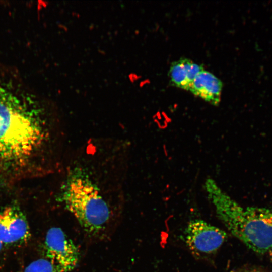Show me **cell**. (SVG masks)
<instances>
[{"label": "cell", "instance_id": "obj_1", "mask_svg": "<svg viewBox=\"0 0 272 272\" xmlns=\"http://www.w3.org/2000/svg\"><path fill=\"white\" fill-rule=\"evenodd\" d=\"M37 96L16 71L0 62V162L27 165L45 139Z\"/></svg>", "mask_w": 272, "mask_h": 272}, {"label": "cell", "instance_id": "obj_2", "mask_svg": "<svg viewBox=\"0 0 272 272\" xmlns=\"http://www.w3.org/2000/svg\"><path fill=\"white\" fill-rule=\"evenodd\" d=\"M217 214L227 230L255 252H268L272 246V211L244 208L218 192L211 195Z\"/></svg>", "mask_w": 272, "mask_h": 272}, {"label": "cell", "instance_id": "obj_3", "mask_svg": "<svg viewBox=\"0 0 272 272\" xmlns=\"http://www.w3.org/2000/svg\"><path fill=\"white\" fill-rule=\"evenodd\" d=\"M61 193L66 208L87 234L99 236L105 232L111 218L109 208L83 170L77 168L69 174Z\"/></svg>", "mask_w": 272, "mask_h": 272}, {"label": "cell", "instance_id": "obj_4", "mask_svg": "<svg viewBox=\"0 0 272 272\" xmlns=\"http://www.w3.org/2000/svg\"><path fill=\"white\" fill-rule=\"evenodd\" d=\"M185 243L190 251L204 256L216 252L226 241V232L202 220H194L185 231Z\"/></svg>", "mask_w": 272, "mask_h": 272}, {"label": "cell", "instance_id": "obj_5", "mask_svg": "<svg viewBox=\"0 0 272 272\" xmlns=\"http://www.w3.org/2000/svg\"><path fill=\"white\" fill-rule=\"evenodd\" d=\"M46 258L63 272H70L77 265L79 254L77 248L58 227L50 228L44 241Z\"/></svg>", "mask_w": 272, "mask_h": 272}, {"label": "cell", "instance_id": "obj_6", "mask_svg": "<svg viewBox=\"0 0 272 272\" xmlns=\"http://www.w3.org/2000/svg\"><path fill=\"white\" fill-rule=\"evenodd\" d=\"M30 228L23 213L15 207L0 212V242L3 244L19 245L30 237Z\"/></svg>", "mask_w": 272, "mask_h": 272}, {"label": "cell", "instance_id": "obj_7", "mask_svg": "<svg viewBox=\"0 0 272 272\" xmlns=\"http://www.w3.org/2000/svg\"><path fill=\"white\" fill-rule=\"evenodd\" d=\"M222 82L211 72L202 70L190 85L188 90L212 104L217 105L220 100Z\"/></svg>", "mask_w": 272, "mask_h": 272}, {"label": "cell", "instance_id": "obj_8", "mask_svg": "<svg viewBox=\"0 0 272 272\" xmlns=\"http://www.w3.org/2000/svg\"><path fill=\"white\" fill-rule=\"evenodd\" d=\"M203 70L202 65L188 58H181L171 63L168 76L173 86L188 90L194 78Z\"/></svg>", "mask_w": 272, "mask_h": 272}, {"label": "cell", "instance_id": "obj_9", "mask_svg": "<svg viewBox=\"0 0 272 272\" xmlns=\"http://www.w3.org/2000/svg\"><path fill=\"white\" fill-rule=\"evenodd\" d=\"M21 272H63L49 259L40 258L29 263Z\"/></svg>", "mask_w": 272, "mask_h": 272}, {"label": "cell", "instance_id": "obj_10", "mask_svg": "<svg viewBox=\"0 0 272 272\" xmlns=\"http://www.w3.org/2000/svg\"><path fill=\"white\" fill-rule=\"evenodd\" d=\"M128 78L130 82H134V81H135V78H137V77L135 74L133 73H130L128 75Z\"/></svg>", "mask_w": 272, "mask_h": 272}, {"label": "cell", "instance_id": "obj_11", "mask_svg": "<svg viewBox=\"0 0 272 272\" xmlns=\"http://www.w3.org/2000/svg\"><path fill=\"white\" fill-rule=\"evenodd\" d=\"M231 272H259V271L256 270L241 269V270H234Z\"/></svg>", "mask_w": 272, "mask_h": 272}, {"label": "cell", "instance_id": "obj_12", "mask_svg": "<svg viewBox=\"0 0 272 272\" xmlns=\"http://www.w3.org/2000/svg\"><path fill=\"white\" fill-rule=\"evenodd\" d=\"M270 255V256L271 257V259L272 260V246L270 248V249L269 250L268 252Z\"/></svg>", "mask_w": 272, "mask_h": 272}, {"label": "cell", "instance_id": "obj_13", "mask_svg": "<svg viewBox=\"0 0 272 272\" xmlns=\"http://www.w3.org/2000/svg\"><path fill=\"white\" fill-rule=\"evenodd\" d=\"M3 244L0 242V252L3 248Z\"/></svg>", "mask_w": 272, "mask_h": 272}, {"label": "cell", "instance_id": "obj_14", "mask_svg": "<svg viewBox=\"0 0 272 272\" xmlns=\"http://www.w3.org/2000/svg\"><path fill=\"white\" fill-rule=\"evenodd\" d=\"M0 164H1V162H0ZM1 173H2L1 166L0 165V177H1Z\"/></svg>", "mask_w": 272, "mask_h": 272}]
</instances>
